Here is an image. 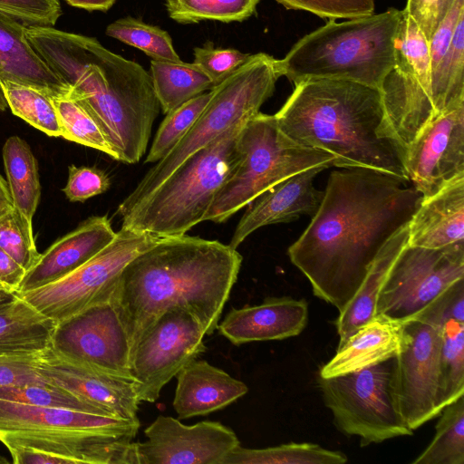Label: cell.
Masks as SVG:
<instances>
[{
	"instance_id": "obj_34",
	"label": "cell",
	"mask_w": 464,
	"mask_h": 464,
	"mask_svg": "<svg viewBox=\"0 0 464 464\" xmlns=\"http://www.w3.org/2000/svg\"><path fill=\"white\" fill-rule=\"evenodd\" d=\"M61 136L92 149L102 151L115 160L119 154L98 121L80 102L69 96L53 97Z\"/></svg>"
},
{
	"instance_id": "obj_29",
	"label": "cell",
	"mask_w": 464,
	"mask_h": 464,
	"mask_svg": "<svg viewBox=\"0 0 464 464\" xmlns=\"http://www.w3.org/2000/svg\"><path fill=\"white\" fill-rule=\"evenodd\" d=\"M150 74L160 107L165 114L215 87L194 63L151 60Z\"/></svg>"
},
{
	"instance_id": "obj_25",
	"label": "cell",
	"mask_w": 464,
	"mask_h": 464,
	"mask_svg": "<svg viewBox=\"0 0 464 464\" xmlns=\"http://www.w3.org/2000/svg\"><path fill=\"white\" fill-rule=\"evenodd\" d=\"M401 323L375 316L338 346L319 377L343 375L395 357L401 348Z\"/></svg>"
},
{
	"instance_id": "obj_15",
	"label": "cell",
	"mask_w": 464,
	"mask_h": 464,
	"mask_svg": "<svg viewBox=\"0 0 464 464\" xmlns=\"http://www.w3.org/2000/svg\"><path fill=\"white\" fill-rule=\"evenodd\" d=\"M50 348L68 360L132 378L129 338L110 300L58 322Z\"/></svg>"
},
{
	"instance_id": "obj_31",
	"label": "cell",
	"mask_w": 464,
	"mask_h": 464,
	"mask_svg": "<svg viewBox=\"0 0 464 464\" xmlns=\"http://www.w3.org/2000/svg\"><path fill=\"white\" fill-rule=\"evenodd\" d=\"M394 68L415 81L431 101L429 40L404 8L394 38Z\"/></svg>"
},
{
	"instance_id": "obj_21",
	"label": "cell",
	"mask_w": 464,
	"mask_h": 464,
	"mask_svg": "<svg viewBox=\"0 0 464 464\" xmlns=\"http://www.w3.org/2000/svg\"><path fill=\"white\" fill-rule=\"evenodd\" d=\"M308 321L304 299L269 297L256 305L233 308L218 328L233 344L282 340L298 335Z\"/></svg>"
},
{
	"instance_id": "obj_6",
	"label": "cell",
	"mask_w": 464,
	"mask_h": 464,
	"mask_svg": "<svg viewBox=\"0 0 464 464\" xmlns=\"http://www.w3.org/2000/svg\"><path fill=\"white\" fill-rule=\"evenodd\" d=\"M246 120L188 158L121 217V227L163 237L184 235L203 222L216 195L241 160L238 137Z\"/></svg>"
},
{
	"instance_id": "obj_9",
	"label": "cell",
	"mask_w": 464,
	"mask_h": 464,
	"mask_svg": "<svg viewBox=\"0 0 464 464\" xmlns=\"http://www.w3.org/2000/svg\"><path fill=\"white\" fill-rule=\"evenodd\" d=\"M241 160L216 195L205 220L223 223L277 182L319 165L336 167L330 153L303 147L287 138L274 115L257 112L238 137Z\"/></svg>"
},
{
	"instance_id": "obj_45",
	"label": "cell",
	"mask_w": 464,
	"mask_h": 464,
	"mask_svg": "<svg viewBox=\"0 0 464 464\" xmlns=\"http://www.w3.org/2000/svg\"><path fill=\"white\" fill-rule=\"evenodd\" d=\"M65 187L66 198L72 202H83L106 192L111 187L108 174L96 167L71 165Z\"/></svg>"
},
{
	"instance_id": "obj_44",
	"label": "cell",
	"mask_w": 464,
	"mask_h": 464,
	"mask_svg": "<svg viewBox=\"0 0 464 464\" xmlns=\"http://www.w3.org/2000/svg\"><path fill=\"white\" fill-rule=\"evenodd\" d=\"M0 12L26 26H53L62 8L60 0H0Z\"/></svg>"
},
{
	"instance_id": "obj_52",
	"label": "cell",
	"mask_w": 464,
	"mask_h": 464,
	"mask_svg": "<svg viewBox=\"0 0 464 464\" xmlns=\"http://www.w3.org/2000/svg\"><path fill=\"white\" fill-rule=\"evenodd\" d=\"M17 298L14 291L0 283V309L8 305Z\"/></svg>"
},
{
	"instance_id": "obj_18",
	"label": "cell",
	"mask_w": 464,
	"mask_h": 464,
	"mask_svg": "<svg viewBox=\"0 0 464 464\" xmlns=\"http://www.w3.org/2000/svg\"><path fill=\"white\" fill-rule=\"evenodd\" d=\"M39 372L48 382L68 390L109 416L139 420L140 401L132 378L68 360L51 348L41 353Z\"/></svg>"
},
{
	"instance_id": "obj_40",
	"label": "cell",
	"mask_w": 464,
	"mask_h": 464,
	"mask_svg": "<svg viewBox=\"0 0 464 464\" xmlns=\"http://www.w3.org/2000/svg\"><path fill=\"white\" fill-rule=\"evenodd\" d=\"M0 400L109 416L68 390L51 382L0 386Z\"/></svg>"
},
{
	"instance_id": "obj_48",
	"label": "cell",
	"mask_w": 464,
	"mask_h": 464,
	"mask_svg": "<svg viewBox=\"0 0 464 464\" xmlns=\"http://www.w3.org/2000/svg\"><path fill=\"white\" fill-rule=\"evenodd\" d=\"M454 2L455 0H408L404 9L430 41Z\"/></svg>"
},
{
	"instance_id": "obj_2",
	"label": "cell",
	"mask_w": 464,
	"mask_h": 464,
	"mask_svg": "<svg viewBox=\"0 0 464 464\" xmlns=\"http://www.w3.org/2000/svg\"><path fill=\"white\" fill-rule=\"evenodd\" d=\"M237 249L186 234L163 237L121 272L110 301L127 333L130 353L167 310L181 308L206 335L218 328L242 264Z\"/></svg>"
},
{
	"instance_id": "obj_43",
	"label": "cell",
	"mask_w": 464,
	"mask_h": 464,
	"mask_svg": "<svg viewBox=\"0 0 464 464\" xmlns=\"http://www.w3.org/2000/svg\"><path fill=\"white\" fill-rule=\"evenodd\" d=\"M193 53V63L207 74L215 86L237 70L250 55L237 49L216 48L210 42L196 47Z\"/></svg>"
},
{
	"instance_id": "obj_17",
	"label": "cell",
	"mask_w": 464,
	"mask_h": 464,
	"mask_svg": "<svg viewBox=\"0 0 464 464\" xmlns=\"http://www.w3.org/2000/svg\"><path fill=\"white\" fill-rule=\"evenodd\" d=\"M409 181L430 198L464 176V104L429 122L406 148Z\"/></svg>"
},
{
	"instance_id": "obj_5",
	"label": "cell",
	"mask_w": 464,
	"mask_h": 464,
	"mask_svg": "<svg viewBox=\"0 0 464 464\" xmlns=\"http://www.w3.org/2000/svg\"><path fill=\"white\" fill-rule=\"evenodd\" d=\"M401 10L390 8L337 23L304 35L276 61L280 77L295 84L309 79L347 80L380 90L394 67V38Z\"/></svg>"
},
{
	"instance_id": "obj_49",
	"label": "cell",
	"mask_w": 464,
	"mask_h": 464,
	"mask_svg": "<svg viewBox=\"0 0 464 464\" xmlns=\"http://www.w3.org/2000/svg\"><path fill=\"white\" fill-rule=\"evenodd\" d=\"M25 270L6 252L0 248V283L16 292Z\"/></svg>"
},
{
	"instance_id": "obj_7",
	"label": "cell",
	"mask_w": 464,
	"mask_h": 464,
	"mask_svg": "<svg viewBox=\"0 0 464 464\" xmlns=\"http://www.w3.org/2000/svg\"><path fill=\"white\" fill-rule=\"evenodd\" d=\"M139 428V420L0 400L2 443L36 449L63 464H110L115 437L133 440Z\"/></svg>"
},
{
	"instance_id": "obj_12",
	"label": "cell",
	"mask_w": 464,
	"mask_h": 464,
	"mask_svg": "<svg viewBox=\"0 0 464 464\" xmlns=\"http://www.w3.org/2000/svg\"><path fill=\"white\" fill-rule=\"evenodd\" d=\"M464 279V241L441 248L406 245L378 295L375 316L402 323Z\"/></svg>"
},
{
	"instance_id": "obj_26",
	"label": "cell",
	"mask_w": 464,
	"mask_h": 464,
	"mask_svg": "<svg viewBox=\"0 0 464 464\" xmlns=\"http://www.w3.org/2000/svg\"><path fill=\"white\" fill-rule=\"evenodd\" d=\"M409 224L401 227L384 245L369 268L353 299L335 322L339 335L338 346L357 329L374 318L378 295L387 275L401 251L408 243Z\"/></svg>"
},
{
	"instance_id": "obj_20",
	"label": "cell",
	"mask_w": 464,
	"mask_h": 464,
	"mask_svg": "<svg viewBox=\"0 0 464 464\" xmlns=\"http://www.w3.org/2000/svg\"><path fill=\"white\" fill-rule=\"evenodd\" d=\"M116 232L105 216H92L56 240L25 272L15 294L32 291L69 276L107 246Z\"/></svg>"
},
{
	"instance_id": "obj_4",
	"label": "cell",
	"mask_w": 464,
	"mask_h": 464,
	"mask_svg": "<svg viewBox=\"0 0 464 464\" xmlns=\"http://www.w3.org/2000/svg\"><path fill=\"white\" fill-rule=\"evenodd\" d=\"M274 116L287 138L332 154L338 168L372 169L409 181L406 150L378 88L340 79L302 81Z\"/></svg>"
},
{
	"instance_id": "obj_35",
	"label": "cell",
	"mask_w": 464,
	"mask_h": 464,
	"mask_svg": "<svg viewBox=\"0 0 464 464\" xmlns=\"http://www.w3.org/2000/svg\"><path fill=\"white\" fill-rule=\"evenodd\" d=\"M13 114L48 136H61L57 111L51 95L14 82L0 84Z\"/></svg>"
},
{
	"instance_id": "obj_30",
	"label": "cell",
	"mask_w": 464,
	"mask_h": 464,
	"mask_svg": "<svg viewBox=\"0 0 464 464\" xmlns=\"http://www.w3.org/2000/svg\"><path fill=\"white\" fill-rule=\"evenodd\" d=\"M464 14L460 15L448 52L431 72L435 119L464 104ZM434 119V120H435Z\"/></svg>"
},
{
	"instance_id": "obj_51",
	"label": "cell",
	"mask_w": 464,
	"mask_h": 464,
	"mask_svg": "<svg viewBox=\"0 0 464 464\" xmlns=\"http://www.w3.org/2000/svg\"><path fill=\"white\" fill-rule=\"evenodd\" d=\"M14 208L8 183L0 175V216Z\"/></svg>"
},
{
	"instance_id": "obj_28",
	"label": "cell",
	"mask_w": 464,
	"mask_h": 464,
	"mask_svg": "<svg viewBox=\"0 0 464 464\" xmlns=\"http://www.w3.org/2000/svg\"><path fill=\"white\" fill-rule=\"evenodd\" d=\"M3 160L14 208L33 229V217L41 198L36 159L24 140L11 136L4 144Z\"/></svg>"
},
{
	"instance_id": "obj_47",
	"label": "cell",
	"mask_w": 464,
	"mask_h": 464,
	"mask_svg": "<svg viewBox=\"0 0 464 464\" xmlns=\"http://www.w3.org/2000/svg\"><path fill=\"white\" fill-rule=\"evenodd\" d=\"M41 353L0 356V386L48 382L39 372Z\"/></svg>"
},
{
	"instance_id": "obj_11",
	"label": "cell",
	"mask_w": 464,
	"mask_h": 464,
	"mask_svg": "<svg viewBox=\"0 0 464 464\" xmlns=\"http://www.w3.org/2000/svg\"><path fill=\"white\" fill-rule=\"evenodd\" d=\"M159 239L150 233L121 227L107 246L69 276L16 295L48 318L61 322L93 304L110 300L124 266Z\"/></svg>"
},
{
	"instance_id": "obj_13",
	"label": "cell",
	"mask_w": 464,
	"mask_h": 464,
	"mask_svg": "<svg viewBox=\"0 0 464 464\" xmlns=\"http://www.w3.org/2000/svg\"><path fill=\"white\" fill-rule=\"evenodd\" d=\"M401 348L394 358L392 392L397 410L413 431L440 416L441 327L412 317L401 323Z\"/></svg>"
},
{
	"instance_id": "obj_19",
	"label": "cell",
	"mask_w": 464,
	"mask_h": 464,
	"mask_svg": "<svg viewBox=\"0 0 464 464\" xmlns=\"http://www.w3.org/2000/svg\"><path fill=\"white\" fill-rule=\"evenodd\" d=\"M328 168L319 165L304 169L261 193L249 204L228 245L237 249L250 234L264 226L292 222L303 215L314 216L324 197V191L317 189L314 181Z\"/></svg>"
},
{
	"instance_id": "obj_24",
	"label": "cell",
	"mask_w": 464,
	"mask_h": 464,
	"mask_svg": "<svg viewBox=\"0 0 464 464\" xmlns=\"http://www.w3.org/2000/svg\"><path fill=\"white\" fill-rule=\"evenodd\" d=\"M464 241V176L423 198L409 223L408 246L441 248Z\"/></svg>"
},
{
	"instance_id": "obj_50",
	"label": "cell",
	"mask_w": 464,
	"mask_h": 464,
	"mask_svg": "<svg viewBox=\"0 0 464 464\" xmlns=\"http://www.w3.org/2000/svg\"><path fill=\"white\" fill-rule=\"evenodd\" d=\"M70 5L87 11L109 10L117 0H65Z\"/></svg>"
},
{
	"instance_id": "obj_46",
	"label": "cell",
	"mask_w": 464,
	"mask_h": 464,
	"mask_svg": "<svg viewBox=\"0 0 464 464\" xmlns=\"http://www.w3.org/2000/svg\"><path fill=\"white\" fill-rule=\"evenodd\" d=\"M413 317L440 325L450 319L464 323V279L452 284Z\"/></svg>"
},
{
	"instance_id": "obj_3",
	"label": "cell",
	"mask_w": 464,
	"mask_h": 464,
	"mask_svg": "<svg viewBox=\"0 0 464 464\" xmlns=\"http://www.w3.org/2000/svg\"><path fill=\"white\" fill-rule=\"evenodd\" d=\"M25 33L36 53L69 85L67 96L98 121L119 161L138 163L160 109L150 74L96 38L53 26H26Z\"/></svg>"
},
{
	"instance_id": "obj_41",
	"label": "cell",
	"mask_w": 464,
	"mask_h": 464,
	"mask_svg": "<svg viewBox=\"0 0 464 464\" xmlns=\"http://www.w3.org/2000/svg\"><path fill=\"white\" fill-rule=\"evenodd\" d=\"M0 248L25 271L40 257L33 229L29 228L13 208L0 216Z\"/></svg>"
},
{
	"instance_id": "obj_10",
	"label": "cell",
	"mask_w": 464,
	"mask_h": 464,
	"mask_svg": "<svg viewBox=\"0 0 464 464\" xmlns=\"http://www.w3.org/2000/svg\"><path fill=\"white\" fill-rule=\"evenodd\" d=\"M394 358L343 375L319 377L324 402L336 427L359 437L362 447L413 433L393 400Z\"/></svg>"
},
{
	"instance_id": "obj_53",
	"label": "cell",
	"mask_w": 464,
	"mask_h": 464,
	"mask_svg": "<svg viewBox=\"0 0 464 464\" xmlns=\"http://www.w3.org/2000/svg\"><path fill=\"white\" fill-rule=\"evenodd\" d=\"M8 107L5 96L4 94L3 89L0 86V111H4Z\"/></svg>"
},
{
	"instance_id": "obj_42",
	"label": "cell",
	"mask_w": 464,
	"mask_h": 464,
	"mask_svg": "<svg viewBox=\"0 0 464 464\" xmlns=\"http://www.w3.org/2000/svg\"><path fill=\"white\" fill-rule=\"evenodd\" d=\"M287 9L303 10L323 19H351L374 13L375 0H276Z\"/></svg>"
},
{
	"instance_id": "obj_38",
	"label": "cell",
	"mask_w": 464,
	"mask_h": 464,
	"mask_svg": "<svg viewBox=\"0 0 464 464\" xmlns=\"http://www.w3.org/2000/svg\"><path fill=\"white\" fill-rule=\"evenodd\" d=\"M259 0H166L171 19L179 24L204 20L242 22L256 11Z\"/></svg>"
},
{
	"instance_id": "obj_27",
	"label": "cell",
	"mask_w": 464,
	"mask_h": 464,
	"mask_svg": "<svg viewBox=\"0 0 464 464\" xmlns=\"http://www.w3.org/2000/svg\"><path fill=\"white\" fill-rule=\"evenodd\" d=\"M56 324L17 296L0 309V356L42 353L51 347Z\"/></svg>"
},
{
	"instance_id": "obj_16",
	"label": "cell",
	"mask_w": 464,
	"mask_h": 464,
	"mask_svg": "<svg viewBox=\"0 0 464 464\" xmlns=\"http://www.w3.org/2000/svg\"><path fill=\"white\" fill-rule=\"evenodd\" d=\"M146 440L135 442L138 464H222L240 442L218 421L184 425L160 415L144 430Z\"/></svg>"
},
{
	"instance_id": "obj_14",
	"label": "cell",
	"mask_w": 464,
	"mask_h": 464,
	"mask_svg": "<svg viewBox=\"0 0 464 464\" xmlns=\"http://www.w3.org/2000/svg\"><path fill=\"white\" fill-rule=\"evenodd\" d=\"M205 333L181 308L160 314L142 334L130 353V372L140 402H154L162 388L206 351Z\"/></svg>"
},
{
	"instance_id": "obj_23",
	"label": "cell",
	"mask_w": 464,
	"mask_h": 464,
	"mask_svg": "<svg viewBox=\"0 0 464 464\" xmlns=\"http://www.w3.org/2000/svg\"><path fill=\"white\" fill-rule=\"evenodd\" d=\"M24 24L0 12V84L14 82L52 97L67 96L69 85L36 53Z\"/></svg>"
},
{
	"instance_id": "obj_39",
	"label": "cell",
	"mask_w": 464,
	"mask_h": 464,
	"mask_svg": "<svg viewBox=\"0 0 464 464\" xmlns=\"http://www.w3.org/2000/svg\"><path fill=\"white\" fill-rule=\"evenodd\" d=\"M211 95V90L201 93L166 114L145 159L146 163L160 161L176 147L197 121Z\"/></svg>"
},
{
	"instance_id": "obj_22",
	"label": "cell",
	"mask_w": 464,
	"mask_h": 464,
	"mask_svg": "<svg viewBox=\"0 0 464 464\" xmlns=\"http://www.w3.org/2000/svg\"><path fill=\"white\" fill-rule=\"evenodd\" d=\"M173 407L179 419L208 415L244 396L247 386L204 360H194L177 375Z\"/></svg>"
},
{
	"instance_id": "obj_1",
	"label": "cell",
	"mask_w": 464,
	"mask_h": 464,
	"mask_svg": "<svg viewBox=\"0 0 464 464\" xmlns=\"http://www.w3.org/2000/svg\"><path fill=\"white\" fill-rule=\"evenodd\" d=\"M409 182L366 168L332 171L317 211L288 247L314 295L339 313L384 245L420 206L423 196Z\"/></svg>"
},
{
	"instance_id": "obj_36",
	"label": "cell",
	"mask_w": 464,
	"mask_h": 464,
	"mask_svg": "<svg viewBox=\"0 0 464 464\" xmlns=\"http://www.w3.org/2000/svg\"><path fill=\"white\" fill-rule=\"evenodd\" d=\"M464 395V323L453 319L441 327L440 401L442 409Z\"/></svg>"
},
{
	"instance_id": "obj_37",
	"label": "cell",
	"mask_w": 464,
	"mask_h": 464,
	"mask_svg": "<svg viewBox=\"0 0 464 464\" xmlns=\"http://www.w3.org/2000/svg\"><path fill=\"white\" fill-rule=\"evenodd\" d=\"M105 34L145 53L151 60L179 62L172 39L165 30L127 16L110 24Z\"/></svg>"
},
{
	"instance_id": "obj_8",
	"label": "cell",
	"mask_w": 464,
	"mask_h": 464,
	"mask_svg": "<svg viewBox=\"0 0 464 464\" xmlns=\"http://www.w3.org/2000/svg\"><path fill=\"white\" fill-rule=\"evenodd\" d=\"M276 59L265 53L250 54L231 75L211 91L208 105L176 147L156 162L120 203L121 217L152 193L188 158L235 124L259 112L280 77Z\"/></svg>"
},
{
	"instance_id": "obj_33",
	"label": "cell",
	"mask_w": 464,
	"mask_h": 464,
	"mask_svg": "<svg viewBox=\"0 0 464 464\" xmlns=\"http://www.w3.org/2000/svg\"><path fill=\"white\" fill-rule=\"evenodd\" d=\"M440 415L433 439L412 464L464 463V395L447 404Z\"/></svg>"
},
{
	"instance_id": "obj_32",
	"label": "cell",
	"mask_w": 464,
	"mask_h": 464,
	"mask_svg": "<svg viewBox=\"0 0 464 464\" xmlns=\"http://www.w3.org/2000/svg\"><path fill=\"white\" fill-rule=\"evenodd\" d=\"M347 456L318 444L290 442L265 449H246L238 445L222 464H343Z\"/></svg>"
}]
</instances>
